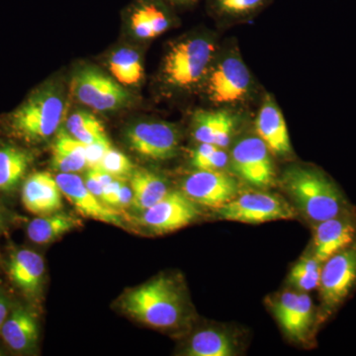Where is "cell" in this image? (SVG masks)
Here are the masks:
<instances>
[{"mask_svg": "<svg viewBox=\"0 0 356 356\" xmlns=\"http://www.w3.org/2000/svg\"><path fill=\"white\" fill-rule=\"evenodd\" d=\"M173 6L186 7L193 6L197 0H165Z\"/></svg>", "mask_w": 356, "mask_h": 356, "instance_id": "8d00e7d4", "label": "cell"}, {"mask_svg": "<svg viewBox=\"0 0 356 356\" xmlns=\"http://www.w3.org/2000/svg\"><path fill=\"white\" fill-rule=\"evenodd\" d=\"M96 168L116 178H124L128 175L131 177L134 172L133 163L130 159L122 152L115 149L113 147L107 152Z\"/></svg>", "mask_w": 356, "mask_h": 356, "instance_id": "f546056e", "label": "cell"}, {"mask_svg": "<svg viewBox=\"0 0 356 356\" xmlns=\"http://www.w3.org/2000/svg\"><path fill=\"white\" fill-rule=\"evenodd\" d=\"M9 313H10V309H9L8 300L0 292V329L8 317Z\"/></svg>", "mask_w": 356, "mask_h": 356, "instance_id": "d590c367", "label": "cell"}, {"mask_svg": "<svg viewBox=\"0 0 356 356\" xmlns=\"http://www.w3.org/2000/svg\"><path fill=\"white\" fill-rule=\"evenodd\" d=\"M79 222L67 214H54L39 216L27 226V236L33 243L47 245L55 242L65 234L76 228Z\"/></svg>", "mask_w": 356, "mask_h": 356, "instance_id": "d4e9b609", "label": "cell"}, {"mask_svg": "<svg viewBox=\"0 0 356 356\" xmlns=\"http://www.w3.org/2000/svg\"><path fill=\"white\" fill-rule=\"evenodd\" d=\"M217 147H219L212 144H207V143H199L198 146L192 152L191 165L196 170H202L206 161L210 158L211 154L214 153Z\"/></svg>", "mask_w": 356, "mask_h": 356, "instance_id": "d6a6232c", "label": "cell"}, {"mask_svg": "<svg viewBox=\"0 0 356 356\" xmlns=\"http://www.w3.org/2000/svg\"><path fill=\"white\" fill-rule=\"evenodd\" d=\"M356 287V242L323 264L320 290L322 316L332 315Z\"/></svg>", "mask_w": 356, "mask_h": 356, "instance_id": "8992f818", "label": "cell"}, {"mask_svg": "<svg viewBox=\"0 0 356 356\" xmlns=\"http://www.w3.org/2000/svg\"><path fill=\"white\" fill-rule=\"evenodd\" d=\"M133 200V191L130 185H127L124 182L122 184L121 188L117 192L115 196L113 202H112V207H126V206L132 204Z\"/></svg>", "mask_w": 356, "mask_h": 356, "instance_id": "836d02e7", "label": "cell"}, {"mask_svg": "<svg viewBox=\"0 0 356 356\" xmlns=\"http://www.w3.org/2000/svg\"><path fill=\"white\" fill-rule=\"evenodd\" d=\"M4 343L15 353H28L36 346L39 327L34 314L24 307H17L9 313L0 329Z\"/></svg>", "mask_w": 356, "mask_h": 356, "instance_id": "ffe728a7", "label": "cell"}, {"mask_svg": "<svg viewBox=\"0 0 356 356\" xmlns=\"http://www.w3.org/2000/svg\"><path fill=\"white\" fill-rule=\"evenodd\" d=\"M62 195L56 177L51 173L41 172L33 173L25 180L21 197L26 210L44 216L62 209Z\"/></svg>", "mask_w": 356, "mask_h": 356, "instance_id": "2e32d148", "label": "cell"}, {"mask_svg": "<svg viewBox=\"0 0 356 356\" xmlns=\"http://www.w3.org/2000/svg\"><path fill=\"white\" fill-rule=\"evenodd\" d=\"M63 195L74 206L81 216L123 227L120 213L112 209L90 192L76 173H58L56 177Z\"/></svg>", "mask_w": 356, "mask_h": 356, "instance_id": "4fadbf2b", "label": "cell"}, {"mask_svg": "<svg viewBox=\"0 0 356 356\" xmlns=\"http://www.w3.org/2000/svg\"><path fill=\"white\" fill-rule=\"evenodd\" d=\"M356 242V219L351 208L315 225L312 254L324 262Z\"/></svg>", "mask_w": 356, "mask_h": 356, "instance_id": "9a60e30c", "label": "cell"}, {"mask_svg": "<svg viewBox=\"0 0 356 356\" xmlns=\"http://www.w3.org/2000/svg\"><path fill=\"white\" fill-rule=\"evenodd\" d=\"M229 165L236 177L257 188L271 186L275 180L273 156L259 136H247L236 143Z\"/></svg>", "mask_w": 356, "mask_h": 356, "instance_id": "9c48e42d", "label": "cell"}, {"mask_svg": "<svg viewBox=\"0 0 356 356\" xmlns=\"http://www.w3.org/2000/svg\"><path fill=\"white\" fill-rule=\"evenodd\" d=\"M131 29L135 36L143 40H149L156 38L151 26L147 22L146 16L140 4L134 8L132 14L130 16Z\"/></svg>", "mask_w": 356, "mask_h": 356, "instance_id": "4dcf8cb0", "label": "cell"}, {"mask_svg": "<svg viewBox=\"0 0 356 356\" xmlns=\"http://www.w3.org/2000/svg\"><path fill=\"white\" fill-rule=\"evenodd\" d=\"M216 51V43L210 37H191L177 42L163 58V81L178 89L197 86L205 79Z\"/></svg>", "mask_w": 356, "mask_h": 356, "instance_id": "277c9868", "label": "cell"}, {"mask_svg": "<svg viewBox=\"0 0 356 356\" xmlns=\"http://www.w3.org/2000/svg\"><path fill=\"white\" fill-rule=\"evenodd\" d=\"M109 70L115 81L123 86H135L144 76L139 53L130 48H121L112 54Z\"/></svg>", "mask_w": 356, "mask_h": 356, "instance_id": "484cf974", "label": "cell"}, {"mask_svg": "<svg viewBox=\"0 0 356 356\" xmlns=\"http://www.w3.org/2000/svg\"><path fill=\"white\" fill-rule=\"evenodd\" d=\"M112 145L108 138H103L95 143L86 145V161L88 168H96L104 158L107 152L111 149Z\"/></svg>", "mask_w": 356, "mask_h": 356, "instance_id": "1f68e13d", "label": "cell"}, {"mask_svg": "<svg viewBox=\"0 0 356 356\" xmlns=\"http://www.w3.org/2000/svg\"><path fill=\"white\" fill-rule=\"evenodd\" d=\"M67 104L57 86L37 89L11 117L13 132L27 142H42L55 135L64 122Z\"/></svg>", "mask_w": 356, "mask_h": 356, "instance_id": "3957f363", "label": "cell"}, {"mask_svg": "<svg viewBox=\"0 0 356 356\" xmlns=\"http://www.w3.org/2000/svg\"><path fill=\"white\" fill-rule=\"evenodd\" d=\"M199 216L197 204L181 191H170L158 203L143 211L138 222L153 233L163 235L188 226Z\"/></svg>", "mask_w": 356, "mask_h": 356, "instance_id": "8fae6325", "label": "cell"}, {"mask_svg": "<svg viewBox=\"0 0 356 356\" xmlns=\"http://www.w3.org/2000/svg\"><path fill=\"white\" fill-rule=\"evenodd\" d=\"M208 99L219 106L245 102L252 88V77L238 51L215 57L205 79Z\"/></svg>", "mask_w": 356, "mask_h": 356, "instance_id": "5b68a950", "label": "cell"}, {"mask_svg": "<svg viewBox=\"0 0 356 356\" xmlns=\"http://www.w3.org/2000/svg\"><path fill=\"white\" fill-rule=\"evenodd\" d=\"M3 228V215H2L1 208H0V232Z\"/></svg>", "mask_w": 356, "mask_h": 356, "instance_id": "74e56055", "label": "cell"}, {"mask_svg": "<svg viewBox=\"0 0 356 356\" xmlns=\"http://www.w3.org/2000/svg\"><path fill=\"white\" fill-rule=\"evenodd\" d=\"M255 130L271 154L278 156L292 154L286 122L280 106L270 95L266 96L259 110L255 119Z\"/></svg>", "mask_w": 356, "mask_h": 356, "instance_id": "e0dca14e", "label": "cell"}, {"mask_svg": "<svg viewBox=\"0 0 356 356\" xmlns=\"http://www.w3.org/2000/svg\"><path fill=\"white\" fill-rule=\"evenodd\" d=\"M271 0H209L211 10L219 19L245 20L261 13Z\"/></svg>", "mask_w": 356, "mask_h": 356, "instance_id": "4316f807", "label": "cell"}, {"mask_svg": "<svg viewBox=\"0 0 356 356\" xmlns=\"http://www.w3.org/2000/svg\"><path fill=\"white\" fill-rule=\"evenodd\" d=\"M65 127L70 135L86 145L107 137L102 122L86 111H76L70 115Z\"/></svg>", "mask_w": 356, "mask_h": 356, "instance_id": "83f0119b", "label": "cell"}, {"mask_svg": "<svg viewBox=\"0 0 356 356\" xmlns=\"http://www.w3.org/2000/svg\"><path fill=\"white\" fill-rule=\"evenodd\" d=\"M184 353L191 356L235 355L236 341L228 332L221 330H202L192 336Z\"/></svg>", "mask_w": 356, "mask_h": 356, "instance_id": "603a6c76", "label": "cell"}, {"mask_svg": "<svg viewBox=\"0 0 356 356\" xmlns=\"http://www.w3.org/2000/svg\"><path fill=\"white\" fill-rule=\"evenodd\" d=\"M70 88L77 102L99 112L121 108L130 98L118 81L93 67H79L72 76Z\"/></svg>", "mask_w": 356, "mask_h": 356, "instance_id": "ba28073f", "label": "cell"}, {"mask_svg": "<svg viewBox=\"0 0 356 356\" xmlns=\"http://www.w3.org/2000/svg\"><path fill=\"white\" fill-rule=\"evenodd\" d=\"M125 138L135 153L152 161L175 158L179 149V130L168 122L144 121L133 124L126 130Z\"/></svg>", "mask_w": 356, "mask_h": 356, "instance_id": "30bf717a", "label": "cell"}, {"mask_svg": "<svg viewBox=\"0 0 356 356\" xmlns=\"http://www.w3.org/2000/svg\"><path fill=\"white\" fill-rule=\"evenodd\" d=\"M8 275L21 291L29 296H35L38 294L43 283V257L28 248L15 250L9 257Z\"/></svg>", "mask_w": 356, "mask_h": 356, "instance_id": "d6986e66", "label": "cell"}, {"mask_svg": "<svg viewBox=\"0 0 356 356\" xmlns=\"http://www.w3.org/2000/svg\"><path fill=\"white\" fill-rule=\"evenodd\" d=\"M51 154V163L58 172L76 173L88 168L86 145L79 142L65 130L58 134Z\"/></svg>", "mask_w": 356, "mask_h": 356, "instance_id": "7402d4cb", "label": "cell"}, {"mask_svg": "<svg viewBox=\"0 0 356 356\" xmlns=\"http://www.w3.org/2000/svg\"><path fill=\"white\" fill-rule=\"evenodd\" d=\"M238 119L229 110H198L193 117V136L198 143L226 149L231 144Z\"/></svg>", "mask_w": 356, "mask_h": 356, "instance_id": "ac0fdd59", "label": "cell"}, {"mask_svg": "<svg viewBox=\"0 0 356 356\" xmlns=\"http://www.w3.org/2000/svg\"><path fill=\"white\" fill-rule=\"evenodd\" d=\"M130 186L133 191V207L143 212L158 203L170 192L163 177L147 170H136L131 175Z\"/></svg>", "mask_w": 356, "mask_h": 356, "instance_id": "44dd1931", "label": "cell"}, {"mask_svg": "<svg viewBox=\"0 0 356 356\" xmlns=\"http://www.w3.org/2000/svg\"><path fill=\"white\" fill-rule=\"evenodd\" d=\"M323 262L313 254L307 255L292 267L289 273V282L302 292H310L318 288L322 273Z\"/></svg>", "mask_w": 356, "mask_h": 356, "instance_id": "f1b7e54d", "label": "cell"}, {"mask_svg": "<svg viewBox=\"0 0 356 356\" xmlns=\"http://www.w3.org/2000/svg\"><path fill=\"white\" fill-rule=\"evenodd\" d=\"M218 218L226 221L262 224L294 219V208L281 196L267 192H248L217 209Z\"/></svg>", "mask_w": 356, "mask_h": 356, "instance_id": "52a82bcc", "label": "cell"}, {"mask_svg": "<svg viewBox=\"0 0 356 356\" xmlns=\"http://www.w3.org/2000/svg\"><path fill=\"white\" fill-rule=\"evenodd\" d=\"M281 184L307 219L318 224L350 209L343 191L327 173L309 165H291Z\"/></svg>", "mask_w": 356, "mask_h": 356, "instance_id": "6da1fadb", "label": "cell"}, {"mask_svg": "<svg viewBox=\"0 0 356 356\" xmlns=\"http://www.w3.org/2000/svg\"><path fill=\"white\" fill-rule=\"evenodd\" d=\"M120 307L130 317L156 329L177 327L186 313L181 289L166 276L129 290L122 296Z\"/></svg>", "mask_w": 356, "mask_h": 356, "instance_id": "7a4b0ae2", "label": "cell"}, {"mask_svg": "<svg viewBox=\"0 0 356 356\" xmlns=\"http://www.w3.org/2000/svg\"><path fill=\"white\" fill-rule=\"evenodd\" d=\"M83 180L89 191L102 200L103 188L104 187H103L97 177H96L95 170L88 168V172H86V178Z\"/></svg>", "mask_w": 356, "mask_h": 356, "instance_id": "e575fe53", "label": "cell"}, {"mask_svg": "<svg viewBox=\"0 0 356 356\" xmlns=\"http://www.w3.org/2000/svg\"><path fill=\"white\" fill-rule=\"evenodd\" d=\"M181 191L197 205L219 209L238 196L235 178L222 170H199L184 178Z\"/></svg>", "mask_w": 356, "mask_h": 356, "instance_id": "7c38bea8", "label": "cell"}, {"mask_svg": "<svg viewBox=\"0 0 356 356\" xmlns=\"http://www.w3.org/2000/svg\"><path fill=\"white\" fill-rule=\"evenodd\" d=\"M273 311L288 337L300 341L308 337L314 322V305L306 292L281 293L273 302Z\"/></svg>", "mask_w": 356, "mask_h": 356, "instance_id": "5bb4252c", "label": "cell"}, {"mask_svg": "<svg viewBox=\"0 0 356 356\" xmlns=\"http://www.w3.org/2000/svg\"><path fill=\"white\" fill-rule=\"evenodd\" d=\"M32 163L31 154L19 147H0V191H13Z\"/></svg>", "mask_w": 356, "mask_h": 356, "instance_id": "cb8c5ba5", "label": "cell"}]
</instances>
